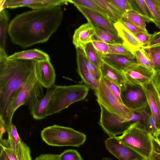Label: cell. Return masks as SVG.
Instances as JSON below:
<instances>
[{
  "label": "cell",
  "mask_w": 160,
  "mask_h": 160,
  "mask_svg": "<svg viewBox=\"0 0 160 160\" xmlns=\"http://www.w3.org/2000/svg\"><path fill=\"white\" fill-rule=\"evenodd\" d=\"M152 80L157 88L160 92V72L155 73Z\"/></svg>",
  "instance_id": "46"
},
{
  "label": "cell",
  "mask_w": 160,
  "mask_h": 160,
  "mask_svg": "<svg viewBox=\"0 0 160 160\" xmlns=\"http://www.w3.org/2000/svg\"><path fill=\"white\" fill-rule=\"evenodd\" d=\"M142 113L143 117L142 123L144 125L148 131L154 137L158 131L155 119L148 106L142 111Z\"/></svg>",
  "instance_id": "30"
},
{
  "label": "cell",
  "mask_w": 160,
  "mask_h": 160,
  "mask_svg": "<svg viewBox=\"0 0 160 160\" xmlns=\"http://www.w3.org/2000/svg\"><path fill=\"white\" fill-rule=\"evenodd\" d=\"M149 9L152 22L160 29V2L159 0H145Z\"/></svg>",
  "instance_id": "32"
},
{
  "label": "cell",
  "mask_w": 160,
  "mask_h": 160,
  "mask_svg": "<svg viewBox=\"0 0 160 160\" xmlns=\"http://www.w3.org/2000/svg\"><path fill=\"white\" fill-rule=\"evenodd\" d=\"M106 148L119 160H146L136 152L124 145L116 137H109L105 141Z\"/></svg>",
  "instance_id": "10"
},
{
  "label": "cell",
  "mask_w": 160,
  "mask_h": 160,
  "mask_svg": "<svg viewBox=\"0 0 160 160\" xmlns=\"http://www.w3.org/2000/svg\"><path fill=\"white\" fill-rule=\"evenodd\" d=\"M75 6L87 19L88 22L94 27L99 26L104 28L118 34L114 22L109 18L89 8L78 5Z\"/></svg>",
  "instance_id": "16"
},
{
  "label": "cell",
  "mask_w": 160,
  "mask_h": 160,
  "mask_svg": "<svg viewBox=\"0 0 160 160\" xmlns=\"http://www.w3.org/2000/svg\"><path fill=\"white\" fill-rule=\"evenodd\" d=\"M43 87L38 82L35 74V67L25 85L17 93L9 104L3 116L8 134L11 130L12 120L16 110L23 105H28L29 109L37 100L43 96Z\"/></svg>",
  "instance_id": "3"
},
{
  "label": "cell",
  "mask_w": 160,
  "mask_h": 160,
  "mask_svg": "<svg viewBox=\"0 0 160 160\" xmlns=\"http://www.w3.org/2000/svg\"><path fill=\"white\" fill-rule=\"evenodd\" d=\"M159 44H160V31L155 32L153 34H151L150 41L147 47H151Z\"/></svg>",
  "instance_id": "44"
},
{
  "label": "cell",
  "mask_w": 160,
  "mask_h": 160,
  "mask_svg": "<svg viewBox=\"0 0 160 160\" xmlns=\"http://www.w3.org/2000/svg\"><path fill=\"white\" fill-rule=\"evenodd\" d=\"M41 136L48 145L52 146L79 147L86 139V135L72 128L53 125L44 128Z\"/></svg>",
  "instance_id": "6"
},
{
  "label": "cell",
  "mask_w": 160,
  "mask_h": 160,
  "mask_svg": "<svg viewBox=\"0 0 160 160\" xmlns=\"http://www.w3.org/2000/svg\"><path fill=\"white\" fill-rule=\"evenodd\" d=\"M8 55L0 56V116L25 85L36 62L26 60H10Z\"/></svg>",
  "instance_id": "2"
},
{
  "label": "cell",
  "mask_w": 160,
  "mask_h": 160,
  "mask_svg": "<svg viewBox=\"0 0 160 160\" xmlns=\"http://www.w3.org/2000/svg\"><path fill=\"white\" fill-rule=\"evenodd\" d=\"M148 56L155 73L160 72V44L142 48Z\"/></svg>",
  "instance_id": "27"
},
{
  "label": "cell",
  "mask_w": 160,
  "mask_h": 160,
  "mask_svg": "<svg viewBox=\"0 0 160 160\" xmlns=\"http://www.w3.org/2000/svg\"><path fill=\"white\" fill-rule=\"evenodd\" d=\"M108 2L123 15L132 11L129 0H108Z\"/></svg>",
  "instance_id": "37"
},
{
  "label": "cell",
  "mask_w": 160,
  "mask_h": 160,
  "mask_svg": "<svg viewBox=\"0 0 160 160\" xmlns=\"http://www.w3.org/2000/svg\"><path fill=\"white\" fill-rule=\"evenodd\" d=\"M63 16L61 6L26 12L11 21L7 32L12 42L22 48L44 43L58 30Z\"/></svg>",
  "instance_id": "1"
},
{
  "label": "cell",
  "mask_w": 160,
  "mask_h": 160,
  "mask_svg": "<svg viewBox=\"0 0 160 160\" xmlns=\"http://www.w3.org/2000/svg\"><path fill=\"white\" fill-rule=\"evenodd\" d=\"M89 90L85 84L57 85L47 108V117L60 112L73 103L83 100Z\"/></svg>",
  "instance_id": "5"
},
{
  "label": "cell",
  "mask_w": 160,
  "mask_h": 160,
  "mask_svg": "<svg viewBox=\"0 0 160 160\" xmlns=\"http://www.w3.org/2000/svg\"><path fill=\"white\" fill-rule=\"evenodd\" d=\"M114 27L118 35L124 41V44L132 52L143 47L134 35L119 22L114 23Z\"/></svg>",
  "instance_id": "20"
},
{
  "label": "cell",
  "mask_w": 160,
  "mask_h": 160,
  "mask_svg": "<svg viewBox=\"0 0 160 160\" xmlns=\"http://www.w3.org/2000/svg\"></svg>",
  "instance_id": "54"
},
{
  "label": "cell",
  "mask_w": 160,
  "mask_h": 160,
  "mask_svg": "<svg viewBox=\"0 0 160 160\" xmlns=\"http://www.w3.org/2000/svg\"><path fill=\"white\" fill-rule=\"evenodd\" d=\"M94 93L97 102H100L111 112L123 116L132 111L126 107L112 93L102 76L99 81L98 87Z\"/></svg>",
  "instance_id": "9"
},
{
  "label": "cell",
  "mask_w": 160,
  "mask_h": 160,
  "mask_svg": "<svg viewBox=\"0 0 160 160\" xmlns=\"http://www.w3.org/2000/svg\"><path fill=\"white\" fill-rule=\"evenodd\" d=\"M2 147L10 160H32L29 147L23 142H22L19 147L14 150L9 147Z\"/></svg>",
  "instance_id": "24"
},
{
  "label": "cell",
  "mask_w": 160,
  "mask_h": 160,
  "mask_svg": "<svg viewBox=\"0 0 160 160\" xmlns=\"http://www.w3.org/2000/svg\"><path fill=\"white\" fill-rule=\"evenodd\" d=\"M150 160H160V153L153 150L149 158Z\"/></svg>",
  "instance_id": "49"
},
{
  "label": "cell",
  "mask_w": 160,
  "mask_h": 160,
  "mask_svg": "<svg viewBox=\"0 0 160 160\" xmlns=\"http://www.w3.org/2000/svg\"><path fill=\"white\" fill-rule=\"evenodd\" d=\"M67 0H5L0 6V10L6 8H15L27 7L32 10L46 8L68 4Z\"/></svg>",
  "instance_id": "11"
},
{
  "label": "cell",
  "mask_w": 160,
  "mask_h": 160,
  "mask_svg": "<svg viewBox=\"0 0 160 160\" xmlns=\"http://www.w3.org/2000/svg\"><path fill=\"white\" fill-rule=\"evenodd\" d=\"M133 34L142 44L143 48L148 46L150 41L151 34H149L148 32L142 31Z\"/></svg>",
  "instance_id": "41"
},
{
  "label": "cell",
  "mask_w": 160,
  "mask_h": 160,
  "mask_svg": "<svg viewBox=\"0 0 160 160\" xmlns=\"http://www.w3.org/2000/svg\"><path fill=\"white\" fill-rule=\"evenodd\" d=\"M0 160H10L3 148L0 146Z\"/></svg>",
  "instance_id": "48"
},
{
  "label": "cell",
  "mask_w": 160,
  "mask_h": 160,
  "mask_svg": "<svg viewBox=\"0 0 160 160\" xmlns=\"http://www.w3.org/2000/svg\"><path fill=\"white\" fill-rule=\"evenodd\" d=\"M35 74L38 82L44 87L47 88L55 84L56 74L50 61L36 62Z\"/></svg>",
  "instance_id": "14"
},
{
  "label": "cell",
  "mask_w": 160,
  "mask_h": 160,
  "mask_svg": "<svg viewBox=\"0 0 160 160\" xmlns=\"http://www.w3.org/2000/svg\"><path fill=\"white\" fill-rule=\"evenodd\" d=\"M98 102L100 108L99 125L109 137L122 134L132 124L128 122L127 114L120 116L111 112L100 102Z\"/></svg>",
  "instance_id": "8"
},
{
  "label": "cell",
  "mask_w": 160,
  "mask_h": 160,
  "mask_svg": "<svg viewBox=\"0 0 160 160\" xmlns=\"http://www.w3.org/2000/svg\"><path fill=\"white\" fill-rule=\"evenodd\" d=\"M84 59L86 66L96 80L99 81L102 77L100 69L89 61L86 56L85 53Z\"/></svg>",
  "instance_id": "39"
},
{
  "label": "cell",
  "mask_w": 160,
  "mask_h": 160,
  "mask_svg": "<svg viewBox=\"0 0 160 160\" xmlns=\"http://www.w3.org/2000/svg\"><path fill=\"white\" fill-rule=\"evenodd\" d=\"M133 53L138 65L154 71L150 61L143 48L137 50Z\"/></svg>",
  "instance_id": "34"
},
{
  "label": "cell",
  "mask_w": 160,
  "mask_h": 160,
  "mask_svg": "<svg viewBox=\"0 0 160 160\" xmlns=\"http://www.w3.org/2000/svg\"><path fill=\"white\" fill-rule=\"evenodd\" d=\"M121 98L124 106L129 110L140 112L148 106L146 96L142 87L127 80L120 89Z\"/></svg>",
  "instance_id": "7"
},
{
  "label": "cell",
  "mask_w": 160,
  "mask_h": 160,
  "mask_svg": "<svg viewBox=\"0 0 160 160\" xmlns=\"http://www.w3.org/2000/svg\"><path fill=\"white\" fill-rule=\"evenodd\" d=\"M118 22L133 34L142 31L131 22L122 17Z\"/></svg>",
  "instance_id": "43"
},
{
  "label": "cell",
  "mask_w": 160,
  "mask_h": 160,
  "mask_svg": "<svg viewBox=\"0 0 160 160\" xmlns=\"http://www.w3.org/2000/svg\"><path fill=\"white\" fill-rule=\"evenodd\" d=\"M58 160H83L80 153L76 150L67 149L57 155Z\"/></svg>",
  "instance_id": "38"
},
{
  "label": "cell",
  "mask_w": 160,
  "mask_h": 160,
  "mask_svg": "<svg viewBox=\"0 0 160 160\" xmlns=\"http://www.w3.org/2000/svg\"><path fill=\"white\" fill-rule=\"evenodd\" d=\"M57 85L54 84L47 88L45 95L37 100L29 108L30 114L34 119L41 120L45 118L46 112L52 96Z\"/></svg>",
  "instance_id": "18"
},
{
  "label": "cell",
  "mask_w": 160,
  "mask_h": 160,
  "mask_svg": "<svg viewBox=\"0 0 160 160\" xmlns=\"http://www.w3.org/2000/svg\"><path fill=\"white\" fill-rule=\"evenodd\" d=\"M142 87L146 96L148 106L155 119L158 132L160 131V92L152 80Z\"/></svg>",
  "instance_id": "12"
},
{
  "label": "cell",
  "mask_w": 160,
  "mask_h": 160,
  "mask_svg": "<svg viewBox=\"0 0 160 160\" xmlns=\"http://www.w3.org/2000/svg\"><path fill=\"white\" fill-rule=\"evenodd\" d=\"M146 160H150L149 159H147Z\"/></svg>",
  "instance_id": "52"
},
{
  "label": "cell",
  "mask_w": 160,
  "mask_h": 160,
  "mask_svg": "<svg viewBox=\"0 0 160 160\" xmlns=\"http://www.w3.org/2000/svg\"><path fill=\"white\" fill-rule=\"evenodd\" d=\"M95 34V28L91 24L88 22L83 24L75 30L73 36V44L76 48H83L86 45L92 42Z\"/></svg>",
  "instance_id": "17"
},
{
  "label": "cell",
  "mask_w": 160,
  "mask_h": 160,
  "mask_svg": "<svg viewBox=\"0 0 160 160\" xmlns=\"http://www.w3.org/2000/svg\"><path fill=\"white\" fill-rule=\"evenodd\" d=\"M10 60H26L36 62L50 61L48 55L45 52L37 49H33L16 52L8 57Z\"/></svg>",
  "instance_id": "22"
},
{
  "label": "cell",
  "mask_w": 160,
  "mask_h": 160,
  "mask_svg": "<svg viewBox=\"0 0 160 160\" xmlns=\"http://www.w3.org/2000/svg\"><path fill=\"white\" fill-rule=\"evenodd\" d=\"M8 134V138L7 139L8 144L3 147H9L14 150L18 147L22 141L16 126L12 123L10 131Z\"/></svg>",
  "instance_id": "36"
},
{
  "label": "cell",
  "mask_w": 160,
  "mask_h": 160,
  "mask_svg": "<svg viewBox=\"0 0 160 160\" xmlns=\"http://www.w3.org/2000/svg\"><path fill=\"white\" fill-rule=\"evenodd\" d=\"M67 1L68 2L73 4L75 6L78 5L89 8L109 18L105 11L92 0H70Z\"/></svg>",
  "instance_id": "33"
},
{
  "label": "cell",
  "mask_w": 160,
  "mask_h": 160,
  "mask_svg": "<svg viewBox=\"0 0 160 160\" xmlns=\"http://www.w3.org/2000/svg\"><path fill=\"white\" fill-rule=\"evenodd\" d=\"M34 160H58L57 155L52 154H42L37 157Z\"/></svg>",
  "instance_id": "45"
},
{
  "label": "cell",
  "mask_w": 160,
  "mask_h": 160,
  "mask_svg": "<svg viewBox=\"0 0 160 160\" xmlns=\"http://www.w3.org/2000/svg\"><path fill=\"white\" fill-rule=\"evenodd\" d=\"M100 69L103 78L113 82L120 89L127 81L123 72L112 67L103 61Z\"/></svg>",
  "instance_id": "21"
},
{
  "label": "cell",
  "mask_w": 160,
  "mask_h": 160,
  "mask_svg": "<svg viewBox=\"0 0 160 160\" xmlns=\"http://www.w3.org/2000/svg\"><path fill=\"white\" fill-rule=\"evenodd\" d=\"M102 160H112V159L109 158L108 157H104L103 158Z\"/></svg>",
  "instance_id": "51"
},
{
  "label": "cell",
  "mask_w": 160,
  "mask_h": 160,
  "mask_svg": "<svg viewBox=\"0 0 160 160\" xmlns=\"http://www.w3.org/2000/svg\"><path fill=\"white\" fill-rule=\"evenodd\" d=\"M9 15L7 11L4 9L0 12V53L6 52L5 50L6 33L8 32Z\"/></svg>",
  "instance_id": "25"
},
{
  "label": "cell",
  "mask_w": 160,
  "mask_h": 160,
  "mask_svg": "<svg viewBox=\"0 0 160 160\" xmlns=\"http://www.w3.org/2000/svg\"><path fill=\"white\" fill-rule=\"evenodd\" d=\"M132 11L142 16L146 22L152 21L148 6L145 0H129Z\"/></svg>",
  "instance_id": "26"
},
{
  "label": "cell",
  "mask_w": 160,
  "mask_h": 160,
  "mask_svg": "<svg viewBox=\"0 0 160 160\" xmlns=\"http://www.w3.org/2000/svg\"><path fill=\"white\" fill-rule=\"evenodd\" d=\"M116 138L146 159H149L154 150L153 136L139 121L132 123L121 135Z\"/></svg>",
  "instance_id": "4"
},
{
  "label": "cell",
  "mask_w": 160,
  "mask_h": 160,
  "mask_svg": "<svg viewBox=\"0 0 160 160\" xmlns=\"http://www.w3.org/2000/svg\"><path fill=\"white\" fill-rule=\"evenodd\" d=\"M106 12L109 18L114 23L118 22L122 15L108 0H92Z\"/></svg>",
  "instance_id": "28"
},
{
  "label": "cell",
  "mask_w": 160,
  "mask_h": 160,
  "mask_svg": "<svg viewBox=\"0 0 160 160\" xmlns=\"http://www.w3.org/2000/svg\"><path fill=\"white\" fill-rule=\"evenodd\" d=\"M7 131L5 125L2 119L0 118V140L3 139V134Z\"/></svg>",
  "instance_id": "47"
},
{
  "label": "cell",
  "mask_w": 160,
  "mask_h": 160,
  "mask_svg": "<svg viewBox=\"0 0 160 160\" xmlns=\"http://www.w3.org/2000/svg\"><path fill=\"white\" fill-rule=\"evenodd\" d=\"M109 53L120 55L134 59V53L124 44H109Z\"/></svg>",
  "instance_id": "35"
},
{
  "label": "cell",
  "mask_w": 160,
  "mask_h": 160,
  "mask_svg": "<svg viewBox=\"0 0 160 160\" xmlns=\"http://www.w3.org/2000/svg\"><path fill=\"white\" fill-rule=\"evenodd\" d=\"M126 80L131 83L142 87L153 80L154 71L135 65L123 72Z\"/></svg>",
  "instance_id": "13"
},
{
  "label": "cell",
  "mask_w": 160,
  "mask_h": 160,
  "mask_svg": "<svg viewBox=\"0 0 160 160\" xmlns=\"http://www.w3.org/2000/svg\"><path fill=\"white\" fill-rule=\"evenodd\" d=\"M103 78L111 91L118 100L122 102L120 96V89L116 84L113 82L106 78Z\"/></svg>",
  "instance_id": "42"
},
{
  "label": "cell",
  "mask_w": 160,
  "mask_h": 160,
  "mask_svg": "<svg viewBox=\"0 0 160 160\" xmlns=\"http://www.w3.org/2000/svg\"><path fill=\"white\" fill-rule=\"evenodd\" d=\"M76 50L77 72L82 82L95 92L98 87L99 81L93 77L86 66L84 59L85 52L83 48L78 47L76 48Z\"/></svg>",
  "instance_id": "15"
},
{
  "label": "cell",
  "mask_w": 160,
  "mask_h": 160,
  "mask_svg": "<svg viewBox=\"0 0 160 160\" xmlns=\"http://www.w3.org/2000/svg\"><path fill=\"white\" fill-rule=\"evenodd\" d=\"M122 17L131 22L140 30L148 32L146 28L145 19L138 13L130 11L124 14Z\"/></svg>",
  "instance_id": "31"
},
{
  "label": "cell",
  "mask_w": 160,
  "mask_h": 160,
  "mask_svg": "<svg viewBox=\"0 0 160 160\" xmlns=\"http://www.w3.org/2000/svg\"><path fill=\"white\" fill-rule=\"evenodd\" d=\"M92 43L101 56L109 53V44L105 42L93 40Z\"/></svg>",
  "instance_id": "40"
},
{
  "label": "cell",
  "mask_w": 160,
  "mask_h": 160,
  "mask_svg": "<svg viewBox=\"0 0 160 160\" xmlns=\"http://www.w3.org/2000/svg\"><path fill=\"white\" fill-rule=\"evenodd\" d=\"M83 49L87 58L100 69L103 62L101 56L94 47L92 42L86 45Z\"/></svg>",
  "instance_id": "29"
},
{
  "label": "cell",
  "mask_w": 160,
  "mask_h": 160,
  "mask_svg": "<svg viewBox=\"0 0 160 160\" xmlns=\"http://www.w3.org/2000/svg\"><path fill=\"white\" fill-rule=\"evenodd\" d=\"M96 34L92 40L102 41L108 44H124V41L118 35L110 30L99 26L94 27Z\"/></svg>",
  "instance_id": "23"
},
{
  "label": "cell",
  "mask_w": 160,
  "mask_h": 160,
  "mask_svg": "<svg viewBox=\"0 0 160 160\" xmlns=\"http://www.w3.org/2000/svg\"><path fill=\"white\" fill-rule=\"evenodd\" d=\"M154 137V141L157 143L160 147V131L157 132Z\"/></svg>",
  "instance_id": "50"
},
{
  "label": "cell",
  "mask_w": 160,
  "mask_h": 160,
  "mask_svg": "<svg viewBox=\"0 0 160 160\" xmlns=\"http://www.w3.org/2000/svg\"><path fill=\"white\" fill-rule=\"evenodd\" d=\"M101 57L103 62L123 72L137 64L134 59L117 54L108 53Z\"/></svg>",
  "instance_id": "19"
},
{
  "label": "cell",
  "mask_w": 160,
  "mask_h": 160,
  "mask_svg": "<svg viewBox=\"0 0 160 160\" xmlns=\"http://www.w3.org/2000/svg\"><path fill=\"white\" fill-rule=\"evenodd\" d=\"M159 1H160V0H159Z\"/></svg>",
  "instance_id": "53"
}]
</instances>
